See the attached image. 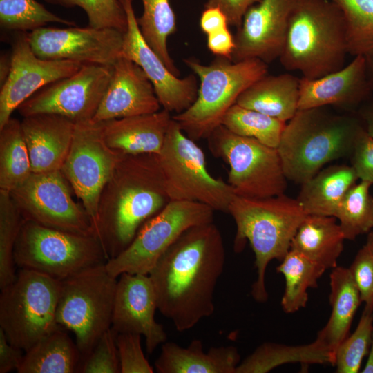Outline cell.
I'll list each match as a JSON object with an SVG mask.
<instances>
[{
    "instance_id": "6da1fadb",
    "label": "cell",
    "mask_w": 373,
    "mask_h": 373,
    "mask_svg": "<svg viewBox=\"0 0 373 373\" xmlns=\"http://www.w3.org/2000/svg\"><path fill=\"white\" fill-rule=\"evenodd\" d=\"M225 261L222 236L212 222L186 230L150 271L157 309L178 331L190 329L213 314Z\"/></svg>"
},
{
    "instance_id": "7a4b0ae2",
    "label": "cell",
    "mask_w": 373,
    "mask_h": 373,
    "mask_svg": "<svg viewBox=\"0 0 373 373\" xmlns=\"http://www.w3.org/2000/svg\"><path fill=\"white\" fill-rule=\"evenodd\" d=\"M171 201L157 154L123 155L101 193L96 236L108 260Z\"/></svg>"
},
{
    "instance_id": "3957f363",
    "label": "cell",
    "mask_w": 373,
    "mask_h": 373,
    "mask_svg": "<svg viewBox=\"0 0 373 373\" xmlns=\"http://www.w3.org/2000/svg\"><path fill=\"white\" fill-rule=\"evenodd\" d=\"M363 128L356 113H333L325 107L298 110L277 148L287 179L302 184L325 164L350 157Z\"/></svg>"
},
{
    "instance_id": "277c9868",
    "label": "cell",
    "mask_w": 373,
    "mask_h": 373,
    "mask_svg": "<svg viewBox=\"0 0 373 373\" xmlns=\"http://www.w3.org/2000/svg\"><path fill=\"white\" fill-rule=\"evenodd\" d=\"M228 213L236 226L233 249L239 253L248 241L255 255L257 276L251 295L258 303L268 299L265 274L273 260L281 261L307 213L296 199L282 195L267 198L235 195Z\"/></svg>"
},
{
    "instance_id": "5b68a950",
    "label": "cell",
    "mask_w": 373,
    "mask_h": 373,
    "mask_svg": "<svg viewBox=\"0 0 373 373\" xmlns=\"http://www.w3.org/2000/svg\"><path fill=\"white\" fill-rule=\"evenodd\" d=\"M348 54L346 28L330 0H297L279 57L287 70L315 79L341 69Z\"/></svg>"
},
{
    "instance_id": "8992f818",
    "label": "cell",
    "mask_w": 373,
    "mask_h": 373,
    "mask_svg": "<svg viewBox=\"0 0 373 373\" xmlns=\"http://www.w3.org/2000/svg\"><path fill=\"white\" fill-rule=\"evenodd\" d=\"M184 62L200 79L198 96L189 108L172 118L194 141L207 139L240 94L268 71L267 64L258 59L234 62L218 57L209 65L193 58Z\"/></svg>"
},
{
    "instance_id": "52a82bcc",
    "label": "cell",
    "mask_w": 373,
    "mask_h": 373,
    "mask_svg": "<svg viewBox=\"0 0 373 373\" xmlns=\"http://www.w3.org/2000/svg\"><path fill=\"white\" fill-rule=\"evenodd\" d=\"M106 263L84 269L61 280L56 321L72 332L82 357L111 327L117 278Z\"/></svg>"
},
{
    "instance_id": "ba28073f",
    "label": "cell",
    "mask_w": 373,
    "mask_h": 373,
    "mask_svg": "<svg viewBox=\"0 0 373 373\" xmlns=\"http://www.w3.org/2000/svg\"><path fill=\"white\" fill-rule=\"evenodd\" d=\"M60 289L61 280L28 269L1 289L0 328L11 345L26 352L61 327L56 321Z\"/></svg>"
},
{
    "instance_id": "9c48e42d",
    "label": "cell",
    "mask_w": 373,
    "mask_h": 373,
    "mask_svg": "<svg viewBox=\"0 0 373 373\" xmlns=\"http://www.w3.org/2000/svg\"><path fill=\"white\" fill-rule=\"evenodd\" d=\"M19 269H28L62 280L108 258L99 239L46 227L25 220L14 249Z\"/></svg>"
},
{
    "instance_id": "30bf717a",
    "label": "cell",
    "mask_w": 373,
    "mask_h": 373,
    "mask_svg": "<svg viewBox=\"0 0 373 373\" xmlns=\"http://www.w3.org/2000/svg\"><path fill=\"white\" fill-rule=\"evenodd\" d=\"M207 139L212 154L229 166L227 183L236 195L260 199L284 193L287 179L277 148L236 135L222 124Z\"/></svg>"
},
{
    "instance_id": "8fae6325",
    "label": "cell",
    "mask_w": 373,
    "mask_h": 373,
    "mask_svg": "<svg viewBox=\"0 0 373 373\" xmlns=\"http://www.w3.org/2000/svg\"><path fill=\"white\" fill-rule=\"evenodd\" d=\"M172 118L157 154L171 200L196 202L228 213L236 195L231 186L207 171L203 151Z\"/></svg>"
},
{
    "instance_id": "7c38bea8",
    "label": "cell",
    "mask_w": 373,
    "mask_h": 373,
    "mask_svg": "<svg viewBox=\"0 0 373 373\" xmlns=\"http://www.w3.org/2000/svg\"><path fill=\"white\" fill-rule=\"evenodd\" d=\"M214 211L200 202L170 201L142 225L126 249L106 262L108 272L115 278L124 273L149 274L162 254L186 230L213 222Z\"/></svg>"
},
{
    "instance_id": "4fadbf2b",
    "label": "cell",
    "mask_w": 373,
    "mask_h": 373,
    "mask_svg": "<svg viewBox=\"0 0 373 373\" xmlns=\"http://www.w3.org/2000/svg\"><path fill=\"white\" fill-rule=\"evenodd\" d=\"M122 155L106 144L102 122L75 123L71 146L61 172L81 200L95 233L101 193Z\"/></svg>"
},
{
    "instance_id": "5bb4252c",
    "label": "cell",
    "mask_w": 373,
    "mask_h": 373,
    "mask_svg": "<svg viewBox=\"0 0 373 373\" xmlns=\"http://www.w3.org/2000/svg\"><path fill=\"white\" fill-rule=\"evenodd\" d=\"M66 181L61 171L32 173L10 194L25 220L96 236L90 216L82 204L73 200Z\"/></svg>"
},
{
    "instance_id": "9a60e30c",
    "label": "cell",
    "mask_w": 373,
    "mask_h": 373,
    "mask_svg": "<svg viewBox=\"0 0 373 373\" xmlns=\"http://www.w3.org/2000/svg\"><path fill=\"white\" fill-rule=\"evenodd\" d=\"M113 66L83 64L70 76L41 88L18 108L23 117L51 113L75 123L92 120L113 75Z\"/></svg>"
},
{
    "instance_id": "2e32d148",
    "label": "cell",
    "mask_w": 373,
    "mask_h": 373,
    "mask_svg": "<svg viewBox=\"0 0 373 373\" xmlns=\"http://www.w3.org/2000/svg\"><path fill=\"white\" fill-rule=\"evenodd\" d=\"M124 33L113 28L41 27L28 32L32 50L46 60L113 66L122 57Z\"/></svg>"
},
{
    "instance_id": "e0dca14e",
    "label": "cell",
    "mask_w": 373,
    "mask_h": 373,
    "mask_svg": "<svg viewBox=\"0 0 373 373\" xmlns=\"http://www.w3.org/2000/svg\"><path fill=\"white\" fill-rule=\"evenodd\" d=\"M28 32H14L11 39L10 74L1 86L0 128L12 112L43 87L76 73L83 65L68 60H46L31 48Z\"/></svg>"
},
{
    "instance_id": "ac0fdd59",
    "label": "cell",
    "mask_w": 373,
    "mask_h": 373,
    "mask_svg": "<svg viewBox=\"0 0 373 373\" xmlns=\"http://www.w3.org/2000/svg\"><path fill=\"white\" fill-rule=\"evenodd\" d=\"M126 14L128 27L123 35L122 57L137 64L152 83L164 109L175 114L195 101L198 86L195 76L179 78L173 75L144 39L133 7V0H119Z\"/></svg>"
},
{
    "instance_id": "d6986e66",
    "label": "cell",
    "mask_w": 373,
    "mask_h": 373,
    "mask_svg": "<svg viewBox=\"0 0 373 373\" xmlns=\"http://www.w3.org/2000/svg\"><path fill=\"white\" fill-rule=\"evenodd\" d=\"M296 1L262 0L249 8L234 37L231 61L258 59L269 64L279 59Z\"/></svg>"
},
{
    "instance_id": "ffe728a7",
    "label": "cell",
    "mask_w": 373,
    "mask_h": 373,
    "mask_svg": "<svg viewBox=\"0 0 373 373\" xmlns=\"http://www.w3.org/2000/svg\"><path fill=\"white\" fill-rule=\"evenodd\" d=\"M155 291L148 274L124 273L117 280L112 329L117 333L143 336L149 354L166 341L167 334L155 318Z\"/></svg>"
},
{
    "instance_id": "44dd1931",
    "label": "cell",
    "mask_w": 373,
    "mask_h": 373,
    "mask_svg": "<svg viewBox=\"0 0 373 373\" xmlns=\"http://www.w3.org/2000/svg\"><path fill=\"white\" fill-rule=\"evenodd\" d=\"M373 93L365 56L320 78H300L298 110L332 106L353 113Z\"/></svg>"
},
{
    "instance_id": "7402d4cb",
    "label": "cell",
    "mask_w": 373,
    "mask_h": 373,
    "mask_svg": "<svg viewBox=\"0 0 373 373\" xmlns=\"http://www.w3.org/2000/svg\"><path fill=\"white\" fill-rule=\"evenodd\" d=\"M113 68L111 81L93 121L102 122L160 110L152 83L137 64L121 57Z\"/></svg>"
},
{
    "instance_id": "603a6c76",
    "label": "cell",
    "mask_w": 373,
    "mask_h": 373,
    "mask_svg": "<svg viewBox=\"0 0 373 373\" xmlns=\"http://www.w3.org/2000/svg\"><path fill=\"white\" fill-rule=\"evenodd\" d=\"M21 126L32 173L61 171L69 152L75 122L56 114L23 117Z\"/></svg>"
},
{
    "instance_id": "cb8c5ba5",
    "label": "cell",
    "mask_w": 373,
    "mask_h": 373,
    "mask_svg": "<svg viewBox=\"0 0 373 373\" xmlns=\"http://www.w3.org/2000/svg\"><path fill=\"white\" fill-rule=\"evenodd\" d=\"M166 109L102 122L106 144L122 155L158 154L172 120Z\"/></svg>"
},
{
    "instance_id": "d4e9b609",
    "label": "cell",
    "mask_w": 373,
    "mask_h": 373,
    "mask_svg": "<svg viewBox=\"0 0 373 373\" xmlns=\"http://www.w3.org/2000/svg\"><path fill=\"white\" fill-rule=\"evenodd\" d=\"M240 363L236 347H212L204 352L202 342L195 339L186 347L164 343L155 368L158 373H236Z\"/></svg>"
},
{
    "instance_id": "484cf974",
    "label": "cell",
    "mask_w": 373,
    "mask_h": 373,
    "mask_svg": "<svg viewBox=\"0 0 373 373\" xmlns=\"http://www.w3.org/2000/svg\"><path fill=\"white\" fill-rule=\"evenodd\" d=\"M329 286L331 314L326 325L318 332L316 339L334 360L335 351L349 335L352 322L362 300L349 268L340 266L333 268L329 275Z\"/></svg>"
},
{
    "instance_id": "4316f807",
    "label": "cell",
    "mask_w": 373,
    "mask_h": 373,
    "mask_svg": "<svg viewBox=\"0 0 373 373\" xmlns=\"http://www.w3.org/2000/svg\"><path fill=\"white\" fill-rule=\"evenodd\" d=\"M299 97L300 78L267 74L245 90L236 104L287 122L298 110Z\"/></svg>"
},
{
    "instance_id": "83f0119b",
    "label": "cell",
    "mask_w": 373,
    "mask_h": 373,
    "mask_svg": "<svg viewBox=\"0 0 373 373\" xmlns=\"http://www.w3.org/2000/svg\"><path fill=\"white\" fill-rule=\"evenodd\" d=\"M358 179L351 165H331L303 183L296 199L307 215L335 217L345 195Z\"/></svg>"
},
{
    "instance_id": "f1b7e54d",
    "label": "cell",
    "mask_w": 373,
    "mask_h": 373,
    "mask_svg": "<svg viewBox=\"0 0 373 373\" xmlns=\"http://www.w3.org/2000/svg\"><path fill=\"white\" fill-rule=\"evenodd\" d=\"M345 237L334 216L307 215L291 242L294 250L326 270L337 265Z\"/></svg>"
},
{
    "instance_id": "f546056e",
    "label": "cell",
    "mask_w": 373,
    "mask_h": 373,
    "mask_svg": "<svg viewBox=\"0 0 373 373\" xmlns=\"http://www.w3.org/2000/svg\"><path fill=\"white\" fill-rule=\"evenodd\" d=\"M295 363L303 366L333 365L334 358L316 338L310 343L295 346L265 342L239 363L236 373H266L278 366Z\"/></svg>"
},
{
    "instance_id": "4dcf8cb0",
    "label": "cell",
    "mask_w": 373,
    "mask_h": 373,
    "mask_svg": "<svg viewBox=\"0 0 373 373\" xmlns=\"http://www.w3.org/2000/svg\"><path fill=\"white\" fill-rule=\"evenodd\" d=\"M19 373L77 372L80 352L66 329L61 327L37 341L25 352Z\"/></svg>"
},
{
    "instance_id": "1f68e13d",
    "label": "cell",
    "mask_w": 373,
    "mask_h": 373,
    "mask_svg": "<svg viewBox=\"0 0 373 373\" xmlns=\"http://www.w3.org/2000/svg\"><path fill=\"white\" fill-rule=\"evenodd\" d=\"M32 173L21 122L10 117L0 128V190L10 192Z\"/></svg>"
},
{
    "instance_id": "d6a6232c",
    "label": "cell",
    "mask_w": 373,
    "mask_h": 373,
    "mask_svg": "<svg viewBox=\"0 0 373 373\" xmlns=\"http://www.w3.org/2000/svg\"><path fill=\"white\" fill-rule=\"evenodd\" d=\"M325 271L323 267L290 249L276 267V271L282 274L285 280L280 302L283 310L291 314L304 308L308 300L307 290L317 287L318 280Z\"/></svg>"
},
{
    "instance_id": "836d02e7",
    "label": "cell",
    "mask_w": 373,
    "mask_h": 373,
    "mask_svg": "<svg viewBox=\"0 0 373 373\" xmlns=\"http://www.w3.org/2000/svg\"><path fill=\"white\" fill-rule=\"evenodd\" d=\"M143 12L137 18L140 32L150 47L175 75L180 72L171 59L168 37L176 31V17L170 0H142Z\"/></svg>"
},
{
    "instance_id": "e575fe53",
    "label": "cell",
    "mask_w": 373,
    "mask_h": 373,
    "mask_svg": "<svg viewBox=\"0 0 373 373\" xmlns=\"http://www.w3.org/2000/svg\"><path fill=\"white\" fill-rule=\"evenodd\" d=\"M286 124V122L237 104L227 111L221 123L236 135L254 138L274 148H278Z\"/></svg>"
},
{
    "instance_id": "d590c367",
    "label": "cell",
    "mask_w": 373,
    "mask_h": 373,
    "mask_svg": "<svg viewBox=\"0 0 373 373\" xmlns=\"http://www.w3.org/2000/svg\"><path fill=\"white\" fill-rule=\"evenodd\" d=\"M372 184L361 180L345 195L335 218L345 240L368 233L373 229V197L370 193Z\"/></svg>"
},
{
    "instance_id": "8d00e7d4",
    "label": "cell",
    "mask_w": 373,
    "mask_h": 373,
    "mask_svg": "<svg viewBox=\"0 0 373 373\" xmlns=\"http://www.w3.org/2000/svg\"><path fill=\"white\" fill-rule=\"evenodd\" d=\"M345 24L348 54L365 56L373 50V0H330Z\"/></svg>"
},
{
    "instance_id": "74e56055",
    "label": "cell",
    "mask_w": 373,
    "mask_h": 373,
    "mask_svg": "<svg viewBox=\"0 0 373 373\" xmlns=\"http://www.w3.org/2000/svg\"><path fill=\"white\" fill-rule=\"evenodd\" d=\"M49 23L75 26V23L49 11L37 0H0V26L14 32H31Z\"/></svg>"
},
{
    "instance_id": "f35d334b",
    "label": "cell",
    "mask_w": 373,
    "mask_h": 373,
    "mask_svg": "<svg viewBox=\"0 0 373 373\" xmlns=\"http://www.w3.org/2000/svg\"><path fill=\"white\" fill-rule=\"evenodd\" d=\"M24 219L10 192L0 190V288L17 277L14 249Z\"/></svg>"
},
{
    "instance_id": "ab89813d",
    "label": "cell",
    "mask_w": 373,
    "mask_h": 373,
    "mask_svg": "<svg viewBox=\"0 0 373 373\" xmlns=\"http://www.w3.org/2000/svg\"><path fill=\"white\" fill-rule=\"evenodd\" d=\"M373 334V309L364 307L359 322L351 334L338 346L333 366L337 373L360 372L362 361L367 354Z\"/></svg>"
},
{
    "instance_id": "60d3db41",
    "label": "cell",
    "mask_w": 373,
    "mask_h": 373,
    "mask_svg": "<svg viewBox=\"0 0 373 373\" xmlns=\"http://www.w3.org/2000/svg\"><path fill=\"white\" fill-rule=\"evenodd\" d=\"M65 8L79 7L86 14L88 26L95 28H113L124 33L126 14L119 0H44Z\"/></svg>"
},
{
    "instance_id": "b9f144b4",
    "label": "cell",
    "mask_w": 373,
    "mask_h": 373,
    "mask_svg": "<svg viewBox=\"0 0 373 373\" xmlns=\"http://www.w3.org/2000/svg\"><path fill=\"white\" fill-rule=\"evenodd\" d=\"M117 333L111 327L97 341L77 369L82 373H120Z\"/></svg>"
},
{
    "instance_id": "7bdbcfd3",
    "label": "cell",
    "mask_w": 373,
    "mask_h": 373,
    "mask_svg": "<svg viewBox=\"0 0 373 373\" xmlns=\"http://www.w3.org/2000/svg\"><path fill=\"white\" fill-rule=\"evenodd\" d=\"M349 270L359 291L365 307L373 309V231L358 251Z\"/></svg>"
},
{
    "instance_id": "ee69618b",
    "label": "cell",
    "mask_w": 373,
    "mask_h": 373,
    "mask_svg": "<svg viewBox=\"0 0 373 373\" xmlns=\"http://www.w3.org/2000/svg\"><path fill=\"white\" fill-rule=\"evenodd\" d=\"M120 373H153V368L145 357L141 335L120 333L116 336Z\"/></svg>"
},
{
    "instance_id": "f6af8a7d",
    "label": "cell",
    "mask_w": 373,
    "mask_h": 373,
    "mask_svg": "<svg viewBox=\"0 0 373 373\" xmlns=\"http://www.w3.org/2000/svg\"><path fill=\"white\" fill-rule=\"evenodd\" d=\"M350 157L358 178L373 184V137L364 128L357 136Z\"/></svg>"
},
{
    "instance_id": "bcb514c9",
    "label": "cell",
    "mask_w": 373,
    "mask_h": 373,
    "mask_svg": "<svg viewBox=\"0 0 373 373\" xmlns=\"http://www.w3.org/2000/svg\"><path fill=\"white\" fill-rule=\"evenodd\" d=\"M262 0H207L204 8L216 7L226 15L229 25L239 28L246 12Z\"/></svg>"
},
{
    "instance_id": "7dc6e473",
    "label": "cell",
    "mask_w": 373,
    "mask_h": 373,
    "mask_svg": "<svg viewBox=\"0 0 373 373\" xmlns=\"http://www.w3.org/2000/svg\"><path fill=\"white\" fill-rule=\"evenodd\" d=\"M22 351L8 342L5 333L0 328V373L17 370L24 356Z\"/></svg>"
},
{
    "instance_id": "c3c4849f",
    "label": "cell",
    "mask_w": 373,
    "mask_h": 373,
    "mask_svg": "<svg viewBox=\"0 0 373 373\" xmlns=\"http://www.w3.org/2000/svg\"><path fill=\"white\" fill-rule=\"evenodd\" d=\"M207 44L213 54L231 60L235 40L228 28L208 35Z\"/></svg>"
},
{
    "instance_id": "681fc988",
    "label": "cell",
    "mask_w": 373,
    "mask_h": 373,
    "mask_svg": "<svg viewBox=\"0 0 373 373\" xmlns=\"http://www.w3.org/2000/svg\"><path fill=\"white\" fill-rule=\"evenodd\" d=\"M229 25L224 13L218 8H204L200 18V27L207 35L227 28Z\"/></svg>"
},
{
    "instance_id": "f907efd6",
    "label": "cell",
    "mask_w": 373,
    "mask_h": 373,
    "mask_svg": "<svg viewBox=\"0 0 373 373\" xmlns=\"http://www.w3.org/2000/svg\"><path fill=\"white\" fill-rule=\"evenodd\" d=\"M355 113L366 133L373 137V95L365 100Z\"/></svg>"
},
{
    "instance_id": "816d5d0a",
    "label": "cell",
    "mask_w": 373,
    "mask_h": 373,
    "mask_svg": "<svg viewBox=\"0 0 373 373\" xmlns=\"http://www.w3.org/2000/svg\"><path fill=\"white\" fill-rule=\"evenodd\" d=\"M12 57L10 53H3L0 58V84L1 86L7 79L11 69Z\"/></svg>"
},
{
    "instance_id": "f5cc1de1",
    "label": "cell",
    "mask_w": 373,
    "mask_h": 373,
    "mask_svg": "<svg viewBox=\"0 0 373 373\" xmlns=\"http://www.w3.org/2000/svg\"><path fill=\"white\" fill-rule=\"evenodd\" d=\"M367 354V359L364 368L361 371L362 373H373V334Z\"/></svg>"
},
{
    "instance_id": "db71d44e",
    "label": "cell",
    "mask_w": 373,
    "mask_h": 373,
    "mask_svg": "<svg viewBox=\"0 0 373 373\" xmlns=\"http://www.w3.org/2000/svg\"><path fill=\"white\" fill-rule=\"evenodd\" d=\"M369 80L373 86V50L365 56Z\"/></svg>"
}]
</instances>
